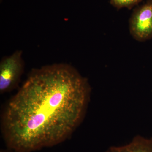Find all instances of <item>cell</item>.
<instances>
[{"label":"cell","instance_id":"obj_3","mask_svg":"<svg viewBox=\"0 0 152 152\" xmlns=\"http://www.w3.org/2000/svg\"><path fill=\"white\" fill-rule=\"evenodd\" d=\"M130 34L136 41L144 42L152 38V0H147L134 10L129 20Z\"/></svg>","mask_w":152,"mask_h":152},{"label":"cell","instance_id":"obj_4","mask_svg":"<svg viewBox=\"0 0 152 152\" xmlns=\"http://www.w3.org/2000/svg\"><path fill=\"white\" fill-rule=\"evenodd\" d=\"M104 152H152V138L137 136L127 145L112 147Z\"/></svg>","mask_w":152,"mask_h":152},{"label":"cell","instance_id":"obj_6","mask_svg":"<svg viewBox=\"0 0 152 152\" xmlns=\"http://www.w3.org/2000/svg\"><path fill=\"white\" fill-rule=\"evenodd\" d=\"M1 152H18L16 151H13V150H11V151H2Z\"/></svg>","mask_w":152,"mask_h":152},{"label":"cell","instance_id":"obj_5","mask_svg":"<svg viewBox=\"0 0 152 152\" xmlns=\"http://www.w3.org/2000/svg\"><path fill=\"white\" fill-rule=\"evenodd\" d=\"M110 3L113 7L117 10L126 8L132 10L134 7L137 6L142 0H109Z\"/></svg>","mask_w":152,"mask_h":152},{"label":"cell","instance_id":"obj_2","mask_svg":"<svg viewBox=\"0 0 152 152\" xmlns=\"http://www.w3.org/2000/svg\"><path fill=\"white\" fill-rule=\"evenodd\" d=\"M24 69L22 52L17 50L9 56L4 57L0 63V92L10 91L20 81Z\"/></svg>","mask_w":152,"mask_h":152},{"label":"cell","instance_id":"obj_1","mask_svg":"<svg viewBox=\"0 0 152 152\" xmlns=\"http://www.w3.org/2000/svg\"><path fill=\"white\" fill-rule=\"evenodd\" d=\"M89 93L86 79L70 65L34 70L6 107L2 129L7 145L30 152L65 140L83 118Z\"/></svg>","mask_w":152,"mask_h":152}]
</instances>
